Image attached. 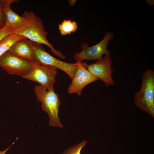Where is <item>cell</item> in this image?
<instances>
[{"mask_svg":"<svg viewBox=\"0 0 154 154\" xmlns=\"http://www.w3.org/2000/svg\"><path fill=\"white\" fill-rule=\"evenodd\" d=\"M28 22L27 25L21 26L16 29L15 33L20 35L35 42L44 44L49 48L50 51L60 58L64 59L66 56L56 49L47 39L48 33L43 23L38 17L32 11H25L22 15Z\"/></svg>","mask_w":154,"mask_h":154,"instance_id":"cell-1","label":"cell"},{"mask_svg":"<svg viewBox=\"0 0 154 154\" xmlns=\"http://www.w3.org/2000/svg\"><path fill=\"white\" fill-rule=\"evenodd\" d=\"M34 92L37 101L41 103L42 110L48 115L49 125L63 128L58 115L59 106L62 103L58 94L56 93L54 88L47 90L39 84L35 86Z\"/></svg>","mask_w":154,"mask_h":154,"instance_id":"cell-2","label":"cell"},{"mask_svg":"<svg viewBox=\"0 0 154 154\" xmlns=\"http://www.w3.org/2000/svg\"><path fill=\"white\" fill-rule=\"evenodd\" d=\"M136 106L154 117V72L151 70L145 71L142 76L141 88L134 97Z\"/></svg>","mask_w":154,"mask_h":154,"instance_id":"cell-3","label":"cell"},{"mask_svg":"<svg viewBox=\"0 0 154 154\" xmlns=\"http://www.w3.org/2000/svg\"><path fill=\"white\" fill-rule=\"evenodd\" d=\"M30 41L33 49L34 61L62 70L66 73L71 80L72 79L79 65L82 62L69 63L61 61L47 52L42 44Z\"/></svg>","mask_w":154,"mask_h":154,"instance_id":"cell-4","label":"cell"},{"mask_svg":"<svg viewBox=\"0 0 154 154\" xmlns=\"http://www.w3.org/2000/svg\"><path fill=\"white\" fill-rule=\"evenodd\" d=\"M113 34L110 32L106 33L103 39L97 44L92 46H89L87 42H84L81 45L82 50L75 53L74 59L76 62H81L85 60H100L104 55H110L111 52L108 50L107 46L110 40L114 38Z\"/></svg>","mask_w":154,"mask_h":154,"instance_id":"cell-5","label":"cell"},{"mask_svg":"<svg viewBox=\"0 0 154 154\" xmlns=\"http://www.w3.org/2000/svg\"><path fill=\"white\" fill-rule=\"evenodd\" d=\"M28 72L23 78L36 82L47 90L54 88L57 74L56 69L34 61Z\"/></svg>","mask_w":154,"mask_h":154,"instance_id":"cell-6","label":"cell"},{"mask_svg":"<svg viewBox=\"0 0 154 154\" xmlns=\"http://www.w3.org/2000/svg\"><path fill=\"white\" fill-rule=\"evenodd\" d=\"M31 66V62L13 55L9 50L0 57V67L9 74L23 77L29 71Z\"/></svg>","mask_w":154,"mask_h":154,"instance_id":"cell-7","label":"cell"},{"mask_svg":"<svg viewBox=\"0 0 154 154\" xmlns=\"http://www.w3.org/2000/svg\"><path fill=\"white\" fill-rule=\"evenodd\" d=\"M110 55H105L93 64L86 66V68L98 79L101 80L106 86H113L115 82L112 77L113 70L111 68L112 61Z\"/></svg>","mask_w":154,"mask_h":154,"instance_id":"cell-8","label":"cell"},{"mask_svg":"<svg viewBox=\"0 0 154 154\" xmlns=\"http://www.w3.org/2000/svg\"><path fill=\"white\" fill-rule=\"evenodd\" d=\"M87 64L82 62L79 65L75 76L69 86V94L80 95L84 88L90 83L99 80L86 68Z\"/></svg>","mask_w":154,"mask_h":154,"instance_id":"cell-9","label":"cell"},{"mask_svg":"<svg viewBox=\"0 0 154 154\" xmlns=\"http://www.w3.org/2000/svg\"><path fill=\"white\" fill-rule=\"evenodd\" d=\"M15 0H0L2 11L6 18V22L3 28H13L15 29L21 26L27 25V20L23 16H21L11 9L12 3L17 2Z\"/></svg>","mask_w":154,"mask_h":154,"instance_id":"cell-10","label":"cell"},{"mask_svg":"<svg viewBox=\"0 0 154 154\" xmlns=\"http://www.w3.org/2000/svg\"><path fill=\"white\" fill-rule=\"evenodd\" d=\"M13 55L30 62L34 61L33 49L30 40L22 39L13 44L9 50Z\"/></svg>","mask_w":154,"mask_h":154,"instance_id":"cell-11","label":"cell"},{"mask_svg":"<svg viewBox=\"0 0 154 154\" xmlns=\"http://www.w3.org/2000/svg\"><path fill=\"white\" fill-rule=\"evenodd\" d=\"M22 39H27L20 35L13 33L9 35L0 41V57L8 50L11 46L17 41Z\"/></svg>","mask_w":154,"mask_h":154,"instance_id":"cell-12","label":"cell"},{"mask_svg":"<svg viewBox=\"0 0 154 154\" xmlns=\"http://www.w3.org/2000/svg\"><path fill=\"white\" fill-rule=\"evenodd\" d=\"M78 25L75 21L70 20H64L58 25L60 34L63 35L70 34L77 29Z\"/></svg>","mask_w":154,"mask_h":154,"instance_id":"cell-13","label":"cell"},{"mask_svg":"<svg viewBox=\"0 0 154 154\" xmlns=\"http://www.w3.org/2000/svg\"><path fill=\"white\" fill-rule=\"evenodd\" d=\"M87 141L84 140L80 143L67 149L62 154H81V151L87 144Z\"/></svg>","mask_w":154,"mask_h":154,"instance_id":"cell-14","label":"cell"},{"mask_svg":"<svg viewBox=\"0 0 154 154\" xmlns=\"http://www.w3.org/2000/svg\"><path fill=\"white\" fill-rule=\"evenodd\" d=\"M15 29L13 28L0 29V41L5 37L15 33Z\"/></svg>","mask_w":154,"mask_h":154,"instance_id":"cell-15","label":"cell"},{"mask_svg":"<svg viewBox=\"0 0 154 154\" xmlns=\"http://www.w3.org/2000/svg\"><path fill=\"white\" fill-rule=\"evenodd\" d=\"M6 21L5 17L2 11L0 0V29L4 27Z\"/></svg>","mask_w":154,"mask_h":154,"instance_id":"cell-16","label":"cell"},{"mask_svg":"<svg viewBox=\"0 0 154 154\" xmlns=\"http://www.w3.org/2000/svg\"><path fill=\"white\" fill-rule=\"evenodd\" d=\"M14 142H13L12 144L8 148L6 149L3 151H0V154H5L7 151L9 149L11 146L14 144Z\"/></svg>","mask_w":154,"mask_h":154,"instance_id":"cell-17","label":"cell"},{"mask_svg":"<svg viewBox=\"0 0 154 154\" xmlns=\"http://www.w3.org/2000/svg\"><path fill=\"white\" fill-rule=\"evenodd\" d=\"M76 0H69L68 2L71 6H74Z\"/></svg>","mask_w":154,"mask_h":154,"instance_id":"cell-18","label":"cell"},{"mask_svg":"<svg viewBox=\"0 0 154 154\" xmlns=\"http://www.w3.org/2000/svg\"><path fill=\"white\" fill-rule=\"evenodd\" d=\"M146 2L148 4L150 5H154L153 0H147Z\"/></svg>","mask_w":154,"mask_h":154,"instance_id":"cell-19","label":"cell"}]
</instances>
